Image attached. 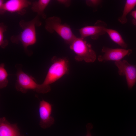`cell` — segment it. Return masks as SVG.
<instances>
[{
    "mask_svg": "<svg viewBox=\"0 0 136 136\" xmlns=\"http://www.w3.org/2000/svg\"><path fill=\"white\" fill-rule=\"evenodd\" d=\"M52 63L49 68L43 83L39 84L37 92L45 93L50 92V85L67 74L69 70V62L65 58L53 57L51 60Z\"/></svg>",
    "mask_w": 136,
    "mask_h": 136,
    "instance_id": "obj_1",
    "label": "cell"
},
{
    "mask_svg": "<svg viewBox=\"0 0 136 136\" xmlns=\"http://www.w3.org/2000/svg\"><path fill=\"white\" fill-rule=\"evenodd\" d=\"M40 17L37 15L30 21L21 20L19 24L22 29V31L19 34L13 35L11 38V41L14 44L21 43L25 51L29 55L32 53L27 48L28 46L34 44L36 42V26L39 27L42 24Z\"/></svg>",
    "mask_w": 136,
    "mask_h": 136,
    "instance_id": "obj_2",
    "label": "cell"
},
{
    "mask_svg": "<svg viewBox=\"0 0 136 136\" xmlns=\"http://www.w3.org/2000/svg\"><path fill=\"white\" fill-rule=\"evenodd\" d=\"M70 45V49L75 54V58L76 60L92 63L96 60V55L95 52L91 45L84 39L76 37Z\"/></svg>",
    "mask_w": 136,
    "mask_h": 136,
    "instance_id": "obj_3",
    "label": "cell"
},
{
    "mask_svg": "<svg viewBox=\"0 0 136 136\" xmlns=\"http://www.w3.org/2000/svg\"><path fill=\"white\" fill-rule=\"evenodd\" d=\"M45 28L50 33L55 32L69 45L76 37L73 32L70 26L63 24L60 18L53 16L45 20Z\"/></svg>",
    "mask_w": 136,
    "mask_h": 136,
    "instance_id": "obj_4",
    "label": "cell"
},
{
    "mask_svg": "<svg viewBox=\"0 0 136 136\" xmlns=\"http://www.w3.org/2000/svg\"><path fill=\"white\" fill-rule=\"evenodd\" d=\"M15 67L17 70V80L15 87L16 90L24 93L29 90L36 91L39 84L33 77L23 71L21 64H17Z\"/></svg>",
    "mask_w": 136,
    "mask_h": 136,
    "instance_id": "obj_5",
    "label": "cell"
},
{
    "mask_svg": "<svg viewBox=\"0 0 136 136\" xmlns=\"http://www.w3.org/2000/svg\"><path fill=\"white\" fill-rule=\"evenodd\" d=\"M120 76H125L128 88H132L136 82V65L129 64L126 60L115 62Z\"/></svg>",
    "mask_w": 136,
    "mask_h": 136,
    "instance_id": "obj_6",
    "label": "cell"
},
{
    "mask_svg": "<svg viewBox=\"0 0 136 136\" xmlns=\"http://www.w3.org/2000/svg\"><path fill=\"white\" fill-rule=\"evenodd\" d=\"M101 51L104 54L99 56L98 60L99 61L102 62L109 61L115 62L121 60L124 57L129 55L132 52L131 49H112L105 46L103 47Z\"/></svg>",
    "mask_w": 136,
    "mask_h": 136,
    "instance_id": "obj_7",
    "label": "cell"
},
{
    "mask_svg": "<svg viewBox=\"0 0 136 136\" xmlns=\"http://www.w3.org/2000/svg\"><path fill=\"white\" fill-rule=\"evenodd\" d=\"M107 25L105 22L99 20L96 21L94 25L87 26L79 30L80 37L84 39L90 36L93 40L97 39L99 36L106 33V30Z\"/></svg>",
    "mask_w": 136,
    "mask_h": 136,
    "instance_id": "obj_8",
    "label": "cell"
},
{
    "mask_svg": "<svg viewBox=\"0 0 136 136\" xmlns=\"http://www.w3.org/2000/svg\"><path fill=\"white\" fill-rule=\"evenodd\" d=\"M52 111V105L43 99L40 101L39 107L40 121L39 125L42 128L50 127L54 122V118L51 116Z\"/></svg>",
    "mask_w": 136,
    "mask_h": 136,
    "instance_id": "obj_9",
    "label": "cell"
},
{
    "mask_svg": "<svg viewBox=\"0 0 136 136\" xmlns=\"http://www.w3.org/2000/svg\"><path fill=\"white\" fill-rule=\"evenodd\" d=\"M31 2L27 0H9L4 2L0 9V14L3 15L6 12L16 13L21 15L26 12L25 9L31 5Z\"/></svg>",
    "mask_w": 136,
    "mask_h": 136,
    "instance_id": "obj_10",
    "label": "cell"
},
{
    "mask_svg": "<svg viewBox=\"0 0 136 136\" xmlns=\"http://www.w3.org/2000/svg\"><path fill=\"white\" fill-rule=\"evenodd\" d=\"M0 136H22L16 123H10L5 117L0 119Z\"/></svg>",
    "mask_w": 136,
    "mask_h": 136,
    "instance_id": "obj_11",
    "label": "cell"
},
{
    "mask_svg": "<svg viewBox=\"0 0 136 136\" xmlns=\"http://www.w3.org/2000/svg\"><path fill=\"white\" fill-rule=\"evenodd\" d=\"M50 2V0H39L34 1L32 3L31 9L33 12L36 13L38 15L45 19L46 16L44 11Z\"/></svg>",
    "mask_w": 136,
    "mask_h": 136,
    "instance_id": "obj_12",
    "label": "cell"
},
{
    "mask_svg": "<svg viewBox=\"0 0 136 136\" xmlns=\"http://www.w3.org/2000/svg\"><path fill=\"white\" fill-rule=\"evenodd\" d=\"M107 33L111 40L114 42L121 47L126 49L127 47V45L125 43L120 33L116 30L106 28V30Z\"/></svg>",
    "mask_w": 136,
    "mask_h": 136,
    "instance_id": "obj_13",
    "label": "cell"
},
{
    "mask_svg": "<svg viewBox=\"0 0 136 136\" xmlns=\"http://www.w3.org/2000/svg\"><path fill=\"white\" fill-rule=\"evenodd\" d=\"M136 6V0H126L122 15L118 18L119 22L122 24L126 23L127 20L126 16Z\"/></svg>",
    "mask_w": 136,
    "mask_h": 136,
    "instance_id": "obj_14",
    "label": "cell"
},
{
    "mask_svg": "<svg viewBox=\"0 0 136 136\" xmlns=\"http://www.w3.org/2000/svg\"><path fill=\"white\" fill-rule=\"evenodd\" d=\"M8 74L5 68V64L2 63L0 65V88L2 89L6 87L8 83Z\"/></svg>",
    "mask_w": 136,
    "mask_h": 136,
    "instance_id": "obj_15",
    "label": "cell"
},
{
    "mask_svg": "<svg viewBox=\"0 0 136 136\" xmlns=\"http://www.w3.org/2000/svg\"><path fill=\"white\" fill-rule=\"evenodd\" d=\"M7 26L3 23H0V46L2 48H5L8 45L9 42L7 40H5L4 33L7 29Z\"/></svg>",
    "mask_w": 136,
    "mask_h": 136,
    "instance_id": "obj_16",
    "label": "cell"
},
{
    "mask_svg": "<svg viewBox=\"0 0 136 136\" xmlns=\"http://www.w3.org/2000/svg\"><path fill=\"white\" fill-rule=\"evenodd\" d=\"M102 1L100 0H88L86 1V3L88 6L95 8L100 5Z\"/></svg>",
    "mask_w": 136,
    "mask_h": 136,
    "instance_id": "obj_17",
    "label": "cell"
},
{
    "mask_svg": "<svg viewBox=\"0 0 136 136\" xmlns=\"http://www.w3.org/2000/svg\"><path fill=\"white\" fill-rule=\"evenodd\" d=\"M57 1L59 3L67 7H69L71 4V1L69 0H58Z\"/></svg>",
    "mask_w": 136,
    "mask_h": 136,
    "instance_id": "obj_18",
    "label": "cell"
},
{
    "mask_svg": "<svg viewBox=\"0 0 136 136\" xmlns=\"http://www.w3.org/2000/svg\"><path fill=\"white\" fill-rule=\"evenodd\" d=\"M87 133L86 136H92L90 133V130L93 127V125L91 123H88L86 125Z\"/></svg>",
    "mask_w": 136,
    "mask_h": 136,
    "instance_id": "obj_19",
    "label": "cell"
},
{
    "mask_svg": "<svg viewBox=\"0 0 136 136\" xmlns=\"http://www.w3.org/2000/svg\"><path fill=\"white\" fill-rule=\"evenodd\" d=\"M131 15L133 18L132 20V22L136 27V10L132 11Z\"/></svg>",
    "mask_w": 136,
    "mask_h": 136,
    "instance_id": "obj_20",
    "label": "cell"
}]
</instances>
